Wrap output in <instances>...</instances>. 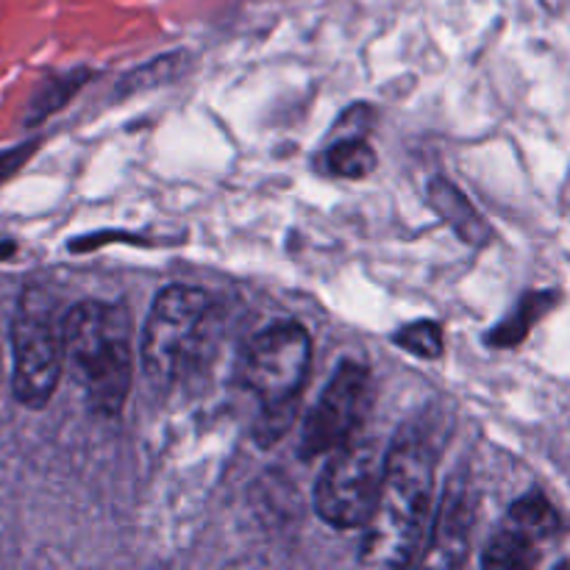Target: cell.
Wrapping results in <instances>:
<instances>
[{"label":"cell","instance_id":"277c9868","mask_svg":"<svg viewBox=\"0 0 570 570\" xmlns=\"http://www.w3.org/2000/svg\"><path fill=\"white\" fill-rule=\"evenodd\" d=\"M215 304L204 289L167 287L142 332V371L159 390L181 382L206 348Z\"/></svg>","mask_w":570,"mask_h":570},{"label":"cell","instance_id":"e0dca14e","mask_svg":"<svg viewBox=\"0 0 570 570\" xmlns=\"http://www.w3.org/2000/svg\"><path fill=\"white\" fill-rule=\"evenodd\" d=\"M14 254V243H0V259H9V256Z\"/></svg>","mask_w":570,"mask_h":570},{"label":"cell","instance_id":"2e32d148","mask_svg":"<svg viewBox=\"0 0 570 570\" xmlns=\"http://www.w3.org/2000/svg\"><path fill=\"white\" fill-rule=\"evenodd\" d=\"M33 150H37V142H26V145H17V148L0 150V184H3L6 178L14 176V173L31 159Z\"/></svg>","mask_w":570,"mask_h":570},{"label":"cell","instance_id":"9a60e30c","mask_svg":"<svg viewBox=\"0 0 570 570\" xmlns=\"http://www.w3.org/2000/svg\"><path fill=\"white\" fill-rule=\"evenodd\" d=\"M395 343L410 354L421 356V360H438L443 354V328L432 321L410 323L395 334Z\"/></svg>","mask_w":570,"mask_h":570},{"label":"cell","instance_id":"9c48e42d","mask_svg":"<svg viewBox=\"0 0 570 570\" xmlns=\"http://www.w3.org/2000/svg\"><path fill=\"white\" fill-rule=\"evenodd\" d=\"M429 204L438 209V215L460 234V239L471 245H484L490 239V226L479 217V212L473 209L471 200L449 184L445 178H434L429 184Z\"/></svg>","mask_w":570,"mask_h":570},{"label":"cell","instance_id":"30bf717a","mask_svg":"<svg viewBox=\"0 0 570 570\" xmlns=\"http://www.w3.org/2000/svg\"><path fill=\"white\" fill-rule=\"evenodd\" d=\"M484 568H532L540 562L538 540L507 521L501 532L493 534L482 557Z\"/></svg>","mask_w":570,"mask_h":570},{"label":"cell","instance_id":"5b68a950","mask_svg":"<svg viewBox=\"0 0 570 570\" xmlns=\"http://www.w3.org/2000/svg\"><path fill=\"white\" fill-rule=\"evenodd\" d=\"M11 390L28 410H42L59 387L65 362V317L56 315L48 289L28 287L17 301L11 323Z\"/></svg>","mask_w":570,"mask_h":570},{"label":"cell","instance_id":"8fae6325","mask_svg":"<svg viewBox=\"0 0 570 570\" xmlns=\"http://www.w3.org/2000/svg\"><path fill=\"white\" fill-rule=\"evenodd\" d=\"M326 167L340 178H365L376 170V154L365 139H343L326 150Z\"/></svg>","mask_w":570,"mask_h":570},{"label":"cell","instance_id":"52a82bcc","mask_svg":"<svg viewBox=\"0 0 570 570\" xmlns=\"http://www.w3.org/2000/svg\"><path fill=\"white\" fill-rule=\"evenodd\" d=\"M373 404V382L365 365L343 362L332 382L321 393L306 417L298 454L304 460L334 454L340 445L354 440Z\"/></svg>","mask_w":570,"mask_h":570},{"label":"cell","instance_id":"7a4b0ae2","mask_svg":"<svg viewBox=\"0 0 570 570\" xmlns=\"http://www.w3.org/2000/svg\"><path fill=\"white\" fill-rule=\"evenodd\" d=\"M131 315L120 304L83 301L65 315V362L104 417L120 415L131 390Z\"/></svg>","mask_w":570,"mask_h":570},{"label":"cell","instance_id":"7c38bea8","mask_svg":"<svg viewBox=\"0 0 570 570\" xmlns=\"http://www.w3.org/2000/svg\"><path fill=\"white\" fill-rule=\"evenodd\" d=\"M551 306V295L540 293V295H527L518 306L515 315H510L507 321L499 323L493 334H490V343L499 345V348H510V345H518L523 337L529 334V328L534 326L538 317L546 315V309Z\"/></svg>","mask_w":570,"mask_h":570},{"label":"cell","instance_id":"4fadbf2b","mask_svg":"<svg viewBox=\"0 0 570 570\" xmlns=\"http://www.w3.org/2000/svg\"><path fill=\"white\" fill-rule=\"evenodd\" d=\"M510 523H515L518 529L532 534L538 543L546 538H554V532L560 529V518H557V512L551 510V504L540 493L523 495V499L512 507Z\"/></svg>","mask_w":570,"mask_h":570},{"label":"cell","instance_id":"8992f818","mask_svg":"<svg viewBox=\"0 0 570 570\" xmlns=\"http://www.w3.org/2000/svg\"><path fill=\"white\" fill-rule=\"evenodd\" d=\"M384 462L371 440H348L334 451L315 484V510L334 529H365L376 510Z\"/></svg>","mask_w":570,"mask_h":570},{"label":"cell","instance_id":"6da1fadb","mask_svg":"<svg viewBox=\"0 0 570 570\" xmlns=\"http://www.w3.org/2000/svg\"><path fill=\"white\" fill-rule=\"evenodd\" d=\"M434 460L426 443L406 438L384 460L376 510L365 527L362 566L410 568L426 560L434 538Z\"/></svg>","mask_w":570,"mask_h":570},{"label":"cell","instance_id":"ba28073f","mask_svg":"<svg viewBox=\"0 0 570 570\" xmlns=\"http://www.w3.org/2000/svg\"><path fill=\"white\" fill-rule=\"evenodd\" d=\"M471 515L473 504L468 495V484L462 479H451L443 495L438 527H434L432 549L438 551L445 566H460L468 560V543H471Z\"/></svg>","mask_w":570,"mask_h":570},{"label":"cell","instance_id":"5bb4252c","mask_svg":"<svg viewBox=\"0 0 570 570\" xmlns=\"http://www.w3.org/2000/svg\"><path fill=\"white\" fill-rule=\"evenodd\" d=\"M87 78H89V72H83V70L67 72V76H59V78H50V81L45 83L37 95H33L31 111H28V122H39V120H45V117L53 115L56 109H61V106H65L67 100H70L72 95L83 87V81H87Z\"/></svg>","mask_w":570,"mask_h":570},{"label":"cell","instance_id":"3957f363","mask_svg":"<svg viewBox=\"0 0 570 570\" xmlns=\"http://www.w3.org/2000/svg\"><path fill=\"white\" fill-rule=\"evenodd\" d=\"M312 340L298 323H276L256 334L243 356V384L259 401L256 440L262 445L278 443L293 426L301 390L309 376Z\"/></svg>","mask_w":570,"mask_h":570}]
</instances>
